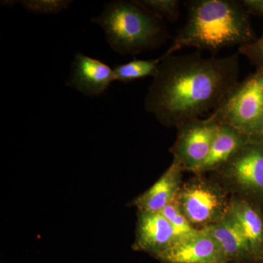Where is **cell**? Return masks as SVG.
<instances>
[{"label": "cell", "instance_id": "cell-1", "mask_svg": "<svg viewBox=\"0 0 263 263\" xmlns=\"http://www.w3.org/2000/svg\"><path fill=\"white\" fill-rule=\"evenodd\" d=\"M162 57L144 108L166 127L212 114L239 84L238 53L205 58L196 51Z\"/></svg>", "mask_w": 263, "mask_h": 263}, {"label": "cell", "instance_id": "cell-2", "mask_svg": "<svg viewBox=\"0 0 263 263\" xmlns=\"http://www.w3.org/2000/svg\"><path fill=\"white\" fill-rule=\"evenodd\" d=\"M186 24L164 57L187 47L214 54L222 48L240 47L257 40L249 14L240 1L192 0L186 2Z\"/></svg>", "mask_w": 263, "mask_h": 263}, {"label": "cell", "instance_id": "cell-3", "mask_svg": "<svg viewBox=\"0 0 263 263\" xmlns=\"http://www.w3.org/2000/svg\"><path fill=\"white\" fill-rule=\"evenodd\" d=\"M104 32L109 46L121 55L138 54L157 48L167 32L160 20L133 1H113L91 19Z\"/></svg>", "mask_w": 263, "mask_h": 263}, {"label": "cell", "instance_id": "cell-4", "mask_svg": "<svg viewBox=\"0 0 263 263\" xmlns=\"http://www.w3.org/2000/svg\"><path fill=\"white\" fill-rule=\"evenodd\" d=\"M209 117L250 138L258 136L263 131V69L240 81Z\"/></svg>", "mask_w": 263, "mask_h": 263}, {"label": "cell", "instance_id": "cell-5", "mask_svg": "<svg viewBox=\"0 0 263 263\" xmlns=\"http://www.w3.org/2000/svg\"><path fill=\"white\" fill-rule=\"evenodd\" d=\"M176 199L186 219L197 229L220 221L228 214L230 204L220 189L200 179L181 186Z\"/></svg>", "mask_w": 263, "mask_h": 263}, {"label": "cell", "instance_id": "cell-6", "mask_svg": "<svg viewBox=\"0 0 263 263\" xmlns=\"http://www.w3.org/2000/svg\"><path fill=\"white\" fill-rule=\"evenodd\" d=\"M219 125L208 117L189 121L178 127V135L171 152L183 170L195 173L205 160Z\"/></svg>", "mask_w": 263, "mask_h": 263}, {"label": "cell", "instance_id": "cell-7", "mask_svg": "<svg viewBox=\"0 0 263 263\" xmlns=\"http://www.w3.org/2000/svg\"><path fill=\"white\" fill-rule=\"evenodd\" d=\"M224 174L263 205V141L252 138L224 166Z\"/></svg>", "mask_w": 263, "mask_h": 263}, {"label": "cell", "instance_id": "cell-8", "mask_svg": "<svg viewBox=\"0 0 263 263\" xmlns=\"http://www.w3.org/2000/svg\"><path fill=\"white\" fill-rule=\"evenodd\" d=\"M155 257L164 263H228L220 247L205 228L178 240Z\"/></svg>", "mask_w": 263, "mask_h": 263}, {"label": "cell", "instance_id": "cell-9", "mask_svg": "<svg viewBox=\"0 0 263 263\" xmlns=\"http://www.w3.org/2000/svg\"><path fill=\"white\" fill-rule=\"evenodd\" d=\"M115 81L114 71L104 62L76 53L71 65V73L66 84L85 96L99 97Z\"/></svg>", "mask_w": 263, "mask_h": 263}, {"label": "cell", "instance_id": "cell-10", "mask_svg": "<svg viewBox=\"0 0 263 263\" xmlns=\"http://www.w3.org/2000/svg\"><path fill=\"white\" fill-rule=\"evenodd\" d=\"M179 239L174 227L162 213L138 212L135 250L156 257Z\"/></svg>", "mask_w": 263, "mask_h": 263}, {"label": "cell", "instance_id": "cell-11", "mask_svg": "<svg viewBox=\"0 0 263 263\" xmlns=\"http://www.w3.org/2000/svg\"><path fill=\"white\" fill-rule=\"evenodd\" d=\"M181 165L176 160L147 191L137 197L134 205L138 212H161L177 196L181 188Z\"/></svg>", "mask_w": 263, "mask_h": 263}, {"label": "cell", "instance_id": "cell-12", "mask_svg": "<svg viewBox=\"0 0 263 263\" xmlns=\"http://www.w3.org/2000/svg\"><path fill=\"white\" fill-rule=\"evenodd\" d=\"M205 228L220 247L228 263L253 258L248 239L229 213L220 221Z\"/></svg>", "mask_w": 263, "mask_h": 263}, {"label": "cell", "instance_id": "cell-13", "mask_svg": "<svg viewBox=\"0 0 263 263\" xmlns=\"http://www.w3.org/2000/svg\"><path fill=\"white\" fill-rule=\"evenodd\" d=\"M251 138L235 128L220 124L209 155L195 173L201 174L221 168L241 147L251 141Z\"/></svg>", "mask_w": 263, "mask_h": 263}, {"label": "cell", "instance_id": "cell-14", "mask_svg": "<svg viewBox=\"0 0 263 263\" xmlns=\"http://www.w3.org/2000/svg\"><path fill=\"white\" fill-rule=\"evenodd\" d=\"M228 213L234 218L247 237L253 258H263V212L245 200L230 202Z\"/></svg>", "mask_w": 263, "mask_h": 263}, {"label": "cell", "instance_id": "cell-15", "mask_svg": "<svg viewBox=\"0 0 263 263\" xmlns=\"http://www.w3.org/2000/svg\"><path fill=\"white\" fill-rule=\"evenodd\" d=\"M162 60L161 56L156 60H134L117 66L114 69L115 81L129 83L149 76L154 77Z\"/></svg>", "mask_w": 263, "mask_h": 263}, {"label": "cell", "instance_id": "cell-16", "mask_svg": "<svg viewBox=\"0 0 263 263\" xmlns=\"http://www.w3.org/2000/svg\"><path fill=\"white\" fill-rule=\"evenodd\" d=\"M147 13L162 21L174 22L179 16L180 2L178 0H134Z\"/></svg>", "mask_w": 263, "mask_h": 263}, {"label": "cell", "instance_id": "cell-17", "mask_svg": "<svg viewBox=\"0 0 263 263\" xmlns=\"http://www.w3.org/2000/svg\"><path fill=\"white\" fill-rule=\"evenodd\" d=\"M164 217L174 227L180 239L196 234L200 229H197L189 221L179 206L177 199L170 202L161 212Z\"/></svg>", "mask_w": 263, "mask_h": 263}, {"label": "cell", "instance_id": "cell-18", "mask_svg": "<svg viewBox=\"0 0 263 263\" xmlns=\"http://www.w3.org/2000/svg\"><path fill=\"white\" fill-rule=\"evenodd\" d=\"M69 0H24L20 3L26 10L37 14H57L67 9Z\"/></svg>", "mask_w": 263, "mask_h": 263}, {"label": "cell", "instance_id": "cell-19", "mask_svg": "<svg viewBox=\"0 0 263 263\" xmlns=\"http://www.w3.org/2000/svg\"><path fill=\"white\" fill-rule=\"evenodd\" d=\"M238 52L247 57L257 69H263V30L260 37L254 42L240 46Z\"/></svg>", "mask_w": 263, "mask_h": 263}, {"label": "cell", "instance_id": "cell-20", "mask_svg": "<svg viewBox=\"0 0 263 263\" xmlns=\"http://www.w3.org/2000/svg\"><path fill=\"white\" fill-rule=\"evenodd\" d=\"M249 15L263 18V0H240Z\"/></svg>", "mask_w": 263, "mask_h": 263}, {"label": "cell", "instance_id": "cell-21", "mask_svg": "<svg viewBox=\"0 0 263 263\" xmlns=\"http://www.w3.org/2000/svg\"><path fill=\"white\" fill-rule=\"evenodd\" d=\"M254 138H258V139L262 140V141H263V131L258 136L254 137Z\"/></svg>", "mask_w": 263, "mask_h": 263}, {"label": "cell", "instance_id": "cell-22", "mask_svg": "<svg viewBox=\"0 0 263 263\" xmlns=\"http://www.w3.org/2000/svg\"><path fill=\"white\" fill-rule=\"evenodd\" d=\"M229 263H231V262H229Z\"/></svg>", "mask_w": 263, "mask_h": 263}]
</instances>
